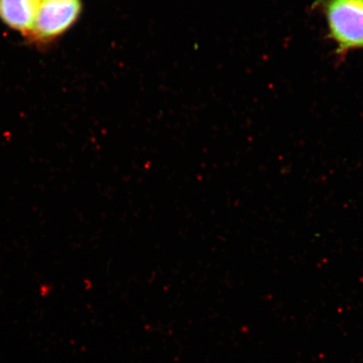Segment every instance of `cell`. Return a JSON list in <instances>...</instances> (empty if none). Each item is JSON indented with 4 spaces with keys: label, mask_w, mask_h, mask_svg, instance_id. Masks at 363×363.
<instances>
[{
    "label": "cell",
    "mask_w": 363,
    "mask_h": 363,
    "mask_svg": "<svg viewBox=\"0 0 363 363\" xmlns=\"http://www.w3.org/2000/svg\"><path fill=\"white\" fill-rule=\"evenodd\" d=\"M339 56L363 49V0H319Z\"/></svg>",
    "instance_id": "cell-1"
},
{
    "label": "cell",
    "mask_w": 363,
    "mask_h": 363,
    "mask_svg": "<svg viewBox=\"0 0 363 363\" xmlns=\"http://www.w3.org/2000/svg\"><path fill=\"white\" fill-rule=\"evenodd\" d=\"M80 11V0H42L33 33L39 39L55 38L74 24Z\"/></svg>",
    "instance_id": "cell-2"
},
{
    "label": "cell",
    "mask_w": 363,
    "mask_h": 363,
    "mask_svg": "<svg viewBox=\"0 0 363 363\" xmlns=\"http://www.w3.org/2000/svg\"><path fill=\"white\" fill-rule=\"evenodd\" d=\"M42 0H0V18L11 28L33 31Z\"/></svg>",
    "instance_id": "cell-3"
}]
</instances>
